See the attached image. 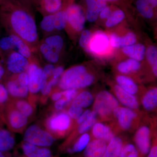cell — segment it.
I'll return each mask as SVG.
<instances>
[{
	"label": "cell",
	"mask_w": 157,
	"mask_h": 157,
	"mask_svg": "<svg viewBox=\"0 0 157 157\" xmlns=\"http://www.w3.org/2000/svg\"><path fill=\"white\" fill-rule=\"evenodd\" d=\"M0 24L7 33L16 35L36 51L39 37L34 12L14 0L0 6Z\"/></svg>",
	"instance_id": "1"
},
{
	"label": "cell",
	"mask_w": 157,
	"mask_h": 157,
	"mask_svg": "<svg viewBox=\"0 0 157 157\" xmlns=\"http://www.w3.org/2000/svg\"><path fill=\"white\" fill-rule=\"evenodd\" d=\"M94 76L87 73L84 66L72 67L63 72L59 82V86L63 90L78 89L92 84Z\"/></svg>",
	"instance_id": "2"
},
{
	"label": "cell",
	"mask_w": 157,
	"mask_h": 157,
	"mask_svg": "<svg viewBox=\"0 0 157 157\" xmlns=\"http://www.w3.org/2000/svg\"><path fill=\"white\" fill-rule=\"evenodd\" d=\"M12 51L21 54L30 60L35 58L31 48L22 39L16 35L8 34L0 38V57Z\"/></svg>",
	"instance_id": "3"
},
{
	"label": "cell",
	"mask_w": 157,
	"mask_h": 157,
	"mask_svg": "<svg viewBox=\"0 0 157 157\" xmlns=\"http://www.w3.org/2000/svg\"><path fill=\"white\" fill-rule=\"evenodd\" d=\"M4 84L9 96L12 98L24 99L29 94L28 76L26 72L11 75L6 79Z\"/></svg>",
	"instance_id": "4"
},
{
	"label": "cell",
	"mask_w": 157,
	"mask_h": 157,
	"mask_svg": "<svg viewBox=\"0 0 157 157\" xmlns=\"http://www.w3.org/2000/svg\"><path fill=\"white\" fill-rule=\"evenodd\" d=\"M0 117L10 131L13 132H21L28 123L29 118L16 109L10 101L0 113Z\"/></svg>",
	"instance_id": "5"
},
{
	"label": "cell",
	"mask_w": 157,
	"mask_h": 157,
	"mask_svg": "<svg viewBox=\"0 0 157 157\" xmlns=\"http://www.w3.org/2000/svg\"><path fill=\"white\" fill-rule=\"evenodd\" d=\"M54 137L48 130L36 124L32 125L26 130L23 135L25 142L42 147H49L54 142Z\"/></svg>",
	"instance_id": "6"
},
{
	"label": "cell",
	"mask_w": 157,
	"mask_h": 157,
	"mask_svg": "<svg viewBox=\"0 0 157 157\" xmlns=\"http://www.w3.org/2000/svg\"><path fill=\"white\" fill-rule=\"evenodd\" d=\"M67 24V17L66 9L54 14L43 16L40 22V29L45 34V36L51 35L55 31L64 29Z\"/></svg>",
	"instance_id": "7"
},
{
	"label": "cell",
	"mask_w": 157,
	"mask_h": 157,
	"mask_svg": "<svg viewBox=\"0 0 157 157\" xmlns=\"http://www.w3.org/2000/svg\"><path fill=\"white\" fill-rule=\"evenodd\" d=\"M71 117L65 112L56 113L52 114L45 121V127L52 135L61 136L64 135L72 124Z\"/></svg>",
	"instance_id": "8"
},
{
	"label": "cell",
	"mask_w": 157,
	"mask_h": 157,
	"mask_svg": "<svg viewBox=\"0 0 157 157\" xmlns=\"http://www.w3.org/2000/svg\"><path fill=\"white\" fill-rule=\"evenodd\" d=\"M5 62L6 71L11 75L26 72L30 60L18 52L12 51L1 57Z\"/></svg>",
	"instance_id": "9"
},
{
	"label": "cell",
	"mask_w": 157,
	"mask_h": 157,
	"mask_svg": "<svg viewBox=\"0 0 157 157\" xmlns=\"http://www.w3.org/2000/svg\"><path fill=\"white\" fill-rule=\"evenodd\" d=\"M117 99L107 91H102L97 95L94 103V111L101 117L109 115L118 107Z\"/></svg>",
	"instance_id": "10"
},
{
	"label": "cell",
	"mask_w": 157,
	"mask_h": 157,
	"mask_svg": "<svg viewBox=\"0 0 157 157\" xmlns=\"http://www.w3.org/2000/svg\"><path fill=\"white\" fill-rule=\"evenodd\" d=\"M26 73L28 76L29 94L36 95L40 92L42 82V68L36 59L30 61Z\"/></svg>",
	"instance_id": "11"
},
{
	"label": "cell",
	"mask_w": 157,
	"mask_h": 157,
	"mask_svg": "<svg viewBox=\"0 0 157 157\" xmlns=\"http://www.w3.org/2000/svg\"><path fill=\"white\" fill-rule=\"evenodd\" d=\"M67 17V25L76 32H81L84 29L86 16L81 6L71 3L66 9Z\"/></svg>",
	"instance_id": "12"
},
{
	"label": "cell",
	"mask_w": 157,
	"mask_h": 157,
	"mask_svg": "<svg viewBox=\"0 0 157 157\" xmlns=\"http://www.w3.org/2000/svg\"><path fill=\"white\" fill-rule=\"evenodd\" d=\"M34 8L42 16L54 14L63 9V0H33Z\"/></svg>",
	"instance_id": "13"
},
{
	"label": "cell",
	"mask_w": 157,
	"mask_h": 157,
	"mask_svg": "<svg viewBox=\"0 0 157 157\" xmlns=\"http://www.w3.org/2000/svg\"><path fill=\"white\" fill-rule=\"evenodd\" d=\"M109 39L107 35L101 31L92 34L90 40V52L95 54L102 53L107 50L109 45Z\"/></svg>",
	"instance_id": "14"
},
{
	"label": "cell",
	"mask_w": 157,
	"mask_h": 157,
	"mask_svg": "<svg viewBox=\"0 0 157 157\" xmlns=\"http://www.w3.org/2000/svg\"><path fill=\"white\" fill-rule=\"evenodd\" d=\"M113 113L117 119L120 126L124 130L130 128L132 122L137 116L134 110L128 107H116L113 110Z\"/></svg>",
	"instance_id": "15"
},
{
	"label": "cell",
	"mask_w": 157,
	"mask_h": 157,
	"mask_svg": "<svg viewBox=\"0 0 157 157\" xmlns=\"http://www.w3.org/2000/svg\"><path fill=\"white\" fill-rule=\"evenodd\" d=\"M87 6L86 18L90 22H94L98 19L99 14L107 6L106 0H85Z\"/></svg>",
	"instance_id": "16"
},
{
	"label": "cell",
	"mask_w": 157,
	"mask_h": 157,
	"mask_svg": "<svg viewBox=\"0 0 157 157\" xmlns=\"http://www.w3.org/2000/svg\"><path fill=\"white\" fill-rule=\"evenodd\" d=\"M149 129L146 126L140 127L135 134V142L139 150L143 154H146L149 151Z\"/></svg>",
	"instance_id": "17"
},
{
	"label": "cell",
	"mask_w": 157,
	"mask_h": 157,
	"mask_svg": "<svg viewBox=\"0 0 157 157\" xmlns=\"http://www.w3.org/2000/svg\"><path fill=\"white\" fill-rule=\"evenodd\" d=\"M21 149L26 157H52V153L47 147H39L23 141Z\"/></svg>",
	"instance_id": "18"
},
{
	"label": "cell",
	"mask_w": 157,
	"mask_h": 157,
	"mask_svg": "<svg viewBox=\"0 0 157 157\" xmlns=\"http://www.w3.org/2000/svg\"><path fill=\"white\" fill-rule=\"evenodd\" d=\"M107 142L96 139L89 143L85 149V157H102L107 147Z\"/></svg>",
	"instance_id": "19"
},
{
	"label": "cell",
	"mask_w": 157,
	"mask_h": 157,
	"mask_svg": "<svg viewBox=\"0 0 157 157\" xmlns=\"http://www.w3.org/2000/svg\"><path fill=\"white\" fill-rule=\"evenodd\" d=\"M37 51L48 63L54 64L59 59L60 52L42 41L39 42Z\"/></svg>",
	"instance_id": "20"
},
{
	"label": "cell",
	"mask_w": 157,
	"mask_h": 157,
	"mask_svg": "<svg viewBox=\"0 0 157 157\" xmlns=\"http://www.w3.org/2000/svg\"><path fill=\"white\" fill-rule=\"evenodd\" d=\"M116 95L118 100L124 106L132 109H137L139 106L138 101L135 96L127 92L119 85L114 87Z\"/></svg>",
	"instance_id": "21"
},
{
	"label": "cell",
	"mask_w": 157,
	"mask_h": 157,
	"mask_svg": "<svg viewBox=\"0 0 157 157\" xmlns=\"http://www.w3.org/2000/svg\"><path fill=\"white\" fill-rule=\"evenodd\" d=\"M15 144V138L11 131L0 126V151H9L14 147Z\"/></svg>",
	"instance_id": "22"
},
{
	"label": "cell",
	"mask_w": 157,
	"mask_h": 157,
	"mask_svg": "<svg viewBox=\"0 0 157 157\" xmlns=\"http://www.w3.org/2000/svg\"><path fill=\"white\" fill-rule=\"evenodd\" d=\"M93 135L97 139H100L107 142H109L114 137L113 133L109 127L101 123H97L93 127Z\"/></svg>",
	"instance_id": "23"
},
{
	"label": "cell",
	"mask_w": 157,
	"mask_h": 157,
	"mask_svg": "<svg viewBox=\"0 0 157 157\" xmlns=\"http://www.w3.org/2000/svg\"><path fill=\"white\" fill-rule=\"evenodd\" d=\"M123 52L127 56L140 61L144 58L145 54V47L142 44H133L123 48Z\"/></svg>",
	"instance_id": "24"
},
{
	"label": "cell",
	"mask_w": 157,
	"mask_h": 157,
	"mask_svg": "<svg viewBox=\"0 0 157 157\" xmlns=\"http://www.w3.org/2000/svg\"><path fill=\"white\" fill-rule=\"evenodd\" d=\"M122 147L121 139L120 137H114L109 141L102 157H119Z\"/></svg>",
	"instance_id": "25"
},
{
	"label": "cell",
	"mask_w": 157,
	"mask_h": 157,
	"mask_svg": "<svg viewBox=\"0 0 157 157\" xmlns=\"http://www.w3.org/2000/svg\"><path fill=\"white\" fill-rule=\"evenodd\" d=\"M11 102L16 109L27 117H29L33 113V107L29 101L24 99H18Z\"/></svg>",
	"instance_id": "26"
},
{
	"label": "cell",
	"mask_w": 157,
	"mask_h": 157,
	"mask_svg": "<svg viewBox=\"0 0 157 157\" xmlns=\"http://www.w3.org/2000/svg\"><path fill=\"white\" fill-rule=\"evenodd\" d=\"M142 104L144 109L149 111L153 110L156 107L157 88L151 89L147 92L142 99Z\"/></svg>",
	"instance_id": "27"
},
{
	"label": "cell",
	"mask_w": 157,
	"mask_h": 157,
	"mask_svg": "<svg viewBox=\"0 0 157 157\" xmlns=\"http://www.w3.org/2000/svg\"><path fill=\"white\" fill-rule=\"evenodd\" d=\"M93 102L94 98L91 94L87 91H84L77 94L71 104L83 108L89 107Z\"/></svg>",
	"instance_id": "28"
},
{
	"label": "cell",
	"mask_w": 157,
	"mask_h": 157,
	"mask_svg": "<svg viewBox=\"0 0 157 157\" xmlns=\"http://www.w3.org/2000/svg\"><path fill=\"white\" fill-rule=\"evenodd\" d=\"M117 81L123 89L132 95L135 94L138 91L136 83L131 78L124 76H119L117 78Z\"/></svg>",
	"instance_id": "29"
},
{
	"label": "cell",
	"mask_w": 157,
	"mask_h": 157,
	"mask_svg": "<svg viewBox=\"0 0 157 157\" xmlns=\"http://www.w3.org/2000/svg\"><path fill=\"white\" fill-rule=\"evenodd\" d=\"M140 67V62L134 59H130L121 62L118 66V70L123 73H129L137 71Z\"/></svg>",
	"instance_id": "30"
},
{
	"label": "cell",
	"mask_w": 157,
	"mask_h": 157,
	"mask_svg": "<svg viewBox=\"0 0 157 157\" xmlns=\"http://www.w3.org/2000/svg\"><path fill=\"white\" fill-rule=\"evenodd\" d=\"M90 136L88 134L84 133L75 142L73 147L68 149L67 151L70 153L79 152L85 149L89 142Z\"/></svg>",
	"instance_id": "31"
},
{
	"label": "cell",
	"mask_w": 157,
	"mask_h": 157,
	"mask_svg": "<svg viewBox=\"0 0 157 157\" xmlns=\"http://www.w3.org/2000/svg\"><path fill=\"white\" fill-rule=\"evenodd\" d=\"M146 57L153 72L157 76V49L155 46H150L146 51Z\"/></svg>",
	"instance_id": "32"
},
{
	"label": "cell",
	"mask_w": 157,
	"mask_h": 157,
	"mask_svg": "<svg viewBox=\"0 0 157 157\" xmlns=\"http://www.w3.org/2000/svg\"><path fill=\"white\" fill-rule=\"evenodd\" d=\"M125 14L121 9H117L112 11L107 18L106 25L107 27L111 28L116 25L124 19Z\"/></svg>",
	"instance_id": "33"
},
{
	"label": "cell",
	"mask_w": 157,
	"mask_h": 157,
	"mask_svg": "<svg viewBox=\"0 0 157 157\" xmlns=\"http://www.w3.org/2000/svg\"><path fill=\"white\" fill-rule=\"evenodd\" d=\"M136 7L138 12L145 18H150L153 16V9L144 0H137Z\"/></svg>",
	"instance_id": "34"
},
{
	"label": "cell",
	"mask_w": 157,
	"mask_h": 157,
	"mask_svg": "<svg viewBox=\"0 0 157 157\" xmlns=\"http://www.w3.org/2000/svg\"><path fill=\"white\" fill-rule=\"evenodd\" d=\"M97 121V114L94 111H92L90 115L86 120L79 124L78 132L79 134H84L96 123Z\"/></svg>",
	"instance_id": "35"
},
{
	"label": "cell",
	"mask_w": 157,
	"mask_h": 157,
	"mask_svg": "<svg viewBox=\"0 0 157 157\" xmlns=\"http://www.w3.org/2000/svg\"><path fill=\"white\" fill-rule=\"evenodd\" d=\"M92 33L89 30H85L81 33L79 40V44L82 48L86 52H90L89 44Z\"/></svg>",
	"instance_id": "36"
},
{
	"label": "cell",
	"mask_w": 157,
	"mask_h": 157,
	"mask_svg": "<svg viewBox=\"0 0 157 157\" xmlns=\"http://www.w3.org/2000/svg\"><path fill=\"white\" fill-rule=\"evenodd\" d=\"M10 98L5 84L0 82V113L9 103Z\"/></svg>",
	"instance_id": "37"
},
{
	"label": "cell",
	"mask_w": 157,
	"mask_h": 157,
	"mask_svg": "<svg viewBox=\"0 0 157 157\" xmlns=\"http://www.w3.org/2000/svg\"><path fill=\"white\" fill-rule=\"evenodd\" d=\"M137 41L135 34L128 33L122 37L119 38V47H127L135 44Z\"/></svg>",
	"instance_id": "38"
},
{
	"label": "cell",
	"mask_w": 157,
	"mask_h": 157,
	"mask_svg": "<svg viewBox=\"0 0 157 157\" xmlns=\"http://www.w3.org/2000/svg\"><path fill=\"white\" fill-rule=\"evenodd\" d=\"M119 157H138V152L134 145L129 144L122 147Z\"/></svg>",
	"instance_id": "39"
},
{
	"label": "cell",
	"mask_w": 157,
	"mask_h": 157,
	"mask_svg": "<svg viewBox=\"0 0 157 157\" xmlns=\"http://www.w3.org/2000/svg\"><path fill=\"white\" fill-rule=\"evenodd\" d=\"M83 112V108L71 104L68 109V114L71 118L77 120Z\"/></svg>",
	"instance_id": "40"
},
{
	"label": "cell",
	"mask_w": 157,
	"mask_h": 157,
	"mask_svg": "<svg viewBox=\"0 0 157 157\" xmlns=\"http://www.w3.org/2000/svg\"><path fill=\"white\" fill-rule=\"evenodd\" d=\"M61 93L62 97L64 98L67 103L73 100L78 94L77 89H74L63 90V91L61 92Z\"/></svg>",
	"instance_id": "41"
},
{
	"label": "cell",
	"mask_w": 157,
	"mask_h": 157,
	"mask_svg": "<svg viewBox=\"0 0 157 157\" xmlns=\"http://www.w3.org/2000/svg\"><path fill=\"white\" fill-rule=\"evenodd\" d=\"M21 5L34 12V6L33 0H14Z\"/></svg>",
	"instance_id": "42"
},
{
	"label": "cell",
	"mask_w": 157,
	"mask_h": 157,
	"mask_svg": "<svg viewBox=\"0 0 157 157\" xmlns=\"http://www.w3.org/2000/svg\"><path fill=\"white\" fill-rule=\"evenodd\" d=\"M120 36L117 34L113 33L110 36L109 42L110 45L114 48H119Z\"/></svg>",
	"instance_id": "43"
},
{
	"label": "cell",
	"mask_w": 157,
	"mask_h": 157,
	"mask_svg": "<svg viewBox=\"0 0 157 157\" xmlns=\"http://www.w3.org/2000/svg\"><path fill=\"white\" fill-rule=\"evenodd\" d=\"M67 103L64 98H61L58 101H56L54 104L55 108L57 110H62L63 109L64 107Z\"/></svg>",
	"instance_id": "44"
},
{
	"label": "cell",
	"mask_w": 157,
	"mask_h": 157,
	"mask_svg": "<svg viewBox=\"0 0 157 157\" xmlns=\"http://www.w3.org/2000/svg\"><path fill=\"white\" fill-rule=\"evenodd\" d=\"M92 111H91L90 109H87V110L85 111L84 112L82 113L81 115L79 117L78 119L77 120V123L78 125L80 124L82 122L86 120L89 117Z\"/></svg>",
	"instance_id": "45"
},
{
	"label": "cell",
	"mask_w": 157,
	"mask_h": 157,
	"mask_svg": "<svg viewBox=\"0 0 157 157\" xmlns=\"http://www.w3.org/2000/svg\"><path fill=\"white\" fill-rule=\"evenodd\" d=\"M64 72V70L63 67L61 66H59L56 67H55L52 76L54 78L59 79Z\"/></svg>",
	"instance_id": "46"
},
{
	"label": "cell",
	"mask_w": 157,
	"mask_h": 157,
	"mask_svg": "<svg viewBox=\"0 0 157 157\" xmlns=\"http://www.w3.org/2000/svg\"><path fill=\"white\" fill-rule=\"evenodd\" d=\"M112 11L109 6H106L102 11H101L99 17L102 19H105L109 17L111 13H112Z\"/></svg>",
	"instance_id": "47"
},
{
	"label": "cell",
	"mask_w": 157,
	"mask_h": 157,
	"mask_svg": "<svg viewBox=\"0 0 157 157\" xmlns=\"http://www.w3.org/2000/svg\"><path fill=\"white\" fill-rule=\"evenodd\" d=\"M6 70L5 66L0 60V82L5 78L6 74Z\"/></svg>",
	"instance_id": "48"
},
{
	"label": "cell",
	"mask_w": 157,
	"mask_h": 157,
	"mask_svg": "<svg viewBox=\"0 0 157 157\" xmlns=\"http://www.w3.org/2000/svg\"><path fill=\"white\" fill-rule=\"evenodd\" d=\"M62 95L61 92H55L52 94L51 99L52 101L56 102L61 99Z\"/></svg>",
	"instance_id": "49"
},
{
	"label": "cell",
	"mask_w": 157,
	"mask_h": 157,
	"mask_svg": "<svg viewBox=\"0 0 157 157\" xmlns=\"http://www.w3.org/2000/svg\"><path fill=\"white\" fill-rule=\"evenodd\" d=\"M148 157H157V147L154 146L150 151Z\"/></svg>",
	"instance_id": "50"
},
{
	"label": "cell",
	"mask_w": 157,
	"mask_h": 157,
	"mask_svg": "<svg viewBox=\"0 0 157 157\" xmlns=\"http://www.w3.org/2000/svg\"><path fill=\"white\" fill-rule=\"evenodd\" d=\"M146 2L150 5L152 8H155L157 5V0H144Z\"/></svg>",
	"instance_id": "51"
},
{
	"label": "cell",
	"mask_w": 157,
	"mask_h": 157,
	"mask_svg": "<svg viewBox=\"0 0 157 157\" xmlns=\"http://www.w3.org/2000/svg\"><path fill=\"white\" fill-rule=\"evenodd\" d=\"M11 0H0V6L6 4V3L9 2Z\"/></svg>",
	"instance_id": "52"
},
{
	"label": "cell",
	"mask_w": 157,
	"mask_h": 157,
	"mask_svg": "<svg viewBox=\"0 0 157 157\" xmlns=\"http://www.w3.org/2000/svg\"><path fill=\"white\" fill-rule=\"evenodd\" d=\"M0 157H7L5 154V153L0 151Z\"/></svg>",
	"instance_id": "53"
},
{
	"label": "cell",
	"mask_w": 157,
	"mask_h": 157,
	"mask_svg": "<svg viewBox=\"0 0 157 157\" xmlns=\"http://www.w3.org/2000/svg\"><path fill=\"white\" fill-rule=\"evenodd\" d=\"M106 2H117L119 0H106Z\"/></svg>",
	"instance_id": "54"
},
{
	"label": "cell",
	"mask_w": 157,
	"mask_h": 157,
	"mask_svg": "<svg viewBox=\"0 0 157 157\" xmlns=\"http://www.w3.org/2000/svg\"><path fill=\"white\" fill-rule=\"evenodd\" d=\"M3 121L2 120V118H1V117H0V126H2V125Z\"/></svg>",
	"instance_id": "55"
}]
</instances>
